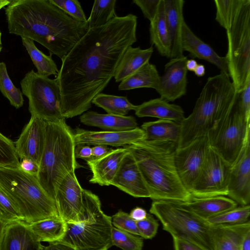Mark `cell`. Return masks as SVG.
I'll return each mask as SVG.
<instances>
[{
  "label": "cell",
  "instance_id": "cell-1",
  "mask_svg": "<svg viewBox=\"0 0 250 250\" xmlns=\"http://www.w3.org/2000/svg\"><path fill=\"white\" fill-rule=\"evenodd\" d=\"M137 17L133 14L90 28L62 59L57 77L62 116L81 115L114 77L124 54L137 41Z\"/></svg>",
  "mask_w": 250,
  "mask_h": 250
},
{
  "label": "cell",
  "instance_id": "cell-2",
  "mask_svg": "<svg viewBox=\"0 0 250 250\" xmlns=\"http://www.w3.org/2000/svg\"><path fill=\"white\" fill-rule=\"evenodd\" d=\"M5 11L10 33L35 41L61 60L89 29L49 0H12Z\"/></svg>",
  "mask_w": 250,
  "mask_h": 250
},
{
  "label": "cell",
  "instance_id": "cell-3",
  "mask_svg": "<svg viewBox=\"0 0 250 250\" xmlns=\"http://www.w3.org/2000/svg\"><path fill=\"white\" fill-rule=\"evenodd\" d=\"M125 147L133 155L153 201L186 202L191 198L177 174L175 143H151L141 140Z\"/></svg>",
  "mask_w": 250,
  "mask_h": 250
},
{
  "label": "cell",
  "instance_id": "cell-4",
  "mask_svg": "<svg viewBox=\"0 0 250 250\" xmlns=\"http://www.w3.org/2000/svg\"><path fill=\"white\" fill-rule=\"evenodd\" d=\"M238 95L229 75L220 72L209 77L192 112L180 123L178 148L213 129L229 112Z\"/></svg>",
  "mask_w": 250,
  "mask_h": 250
},
{
  "label": "cell",
  "instance_id": "cell-5",
  "mask_svg": "<svg viewBox=\"0 0 250 250\" xmlns=\"http://www.w3.org/2000/svg\"><path fill=\"white\" fill-rule=\"evenodd\" d=\"M75 146L73 131L65 119L46 122L45 144L37 177L54 200L56 188L62 180L81 167L75 156Z\"/></svg>",
  "mask_w": 250,
  "mask_h": 250
},
{
  "label": "cell",
  "instance_id": "cell-6",
  "mask_svg": "<svg viewBox=\"0 0 250 250\" xmlns=\"http://www.w3.org/2000/svg\"><path fill=\"white\" fill-rule=\"evenodd\" d=\"M0 187L24 222L59 217L54 199L42 188L37 176L20 167H0Z\"/></svg>",
  "mask_w": 250,
  "mask_h": 250
},
{
  "label": "cell",
  "instance_id": "cell-7",
  "mask_svg": "<svg viewBox=\"0 0 250 250\" xmlns=\"http://www.w3.org/2000/svg\"><path fill=\"white\" fill-rule=\"evenodd\" d=\"M112 217L102 209L98 196L83 189V204L78 221L66 223V231L56 241L74 250H108L112 247Z\"/></svg>",
  "mask_w": 250,
  "mask_h": 250
},
{
  "label": "cell",
  "instance_id": "cell-8",
  "mask_svg": "<svg viewBox=\"0 0 250 250\" xmlns=\"http://www.w3.org/2000/svg\"><path fill=\"white\" fill-rule=\"evenodd\" d=\"M149 212L159 220L163 229L172 237L190 241L206 250H213L211 226L182 202L153 201Z\"/></svg>",
  "mask_w": 250,
  "mask_h": 250
},
{
  "label": "cell",
  "instance_id": "cell-9",
  "mask_svg": "<svg viewBox=\"0 0 250 250\" xmlns=\"http://www.w3.org/2000/svg\"><path fill=\"white\" fill-rule=\"evenodd\" d=\"M226 30L229 75L236 92L239 93L250 82V0Z\"/></svg>",
  "mask_w": 250,
  "mask_h": 250
},
{
  "label": "cell",
  "instance_id": "cell-10",
  "mask_svg": "<svg viewBox=\"0 0 250 250\" xmlns=\"http://www.w3.org/2000/svg\"><path fill=\"white\" fill-rule=\"evenodd\" d=\"M238 97L228 114L208 133L210 146L228 163L232 166L239 156L250 136L248 121Z\"/></svg>",
  "mask_w": 250,
  "mask_h": 250
},
{
  "label": "cell",
  "instance_id": "cell-11",
  "mask_svg": "<svg viewBox=\"0 0 250 250\" xmlns=\"http://www.w3.org/2000/svg\"><path fill=\"white\" fill-rule=\"evenodd\" d=\"M22 93L27 97L31 116L45 122L64 119L61 109V91L57 78L51 79L31 70L21 82Z\"/></svg>",
  "mask_w": 250,
  "mask_h": 250
},
{
  "label": "cell",
  "instance_id": "cell-12",
  "mask_svg": "<svg viewBox=\"0 0 250 250\" xmlns=\"http://www.w3.org/2000/svg\"><path fill=\"white\" fill-rule=\"evenodd\" d=\"M231 166L210 147L200 175L192 188V197L226 196Z\"/></svg>",
  "mask_w": 250,
  "mask_h": 250
},
{
  "label": "cell",
  "instance_id": "cell-13",
  "mask_svg": "<svg viewBox=\"0 0 250 250\" xmlns=\"http://www.w3.org/2000/svg\"><path fill=\"white\" fill-rule=\"evenodd\" d=\"M209 147L208 133L184 147L178 148L175 152L174 163L177 174L190 193L200 175Z\"/></svg>",
  "mask_w": 250,
  "mask_h": 250
},
{
  "label": "cell",
  "instance_id": "cell-14",
  "mask_svg": "<svg viewBox=\"0 0 250 250\" xmlns=\"http://www.w3.org/2000/svg\"><path fill=\"white\" fill-rule=\"evenodd\" d=\"M83 189L75 171L69 173L56 188V205L59 217L65 223L78 221L83 204Z\"/></svg>",
  "mask_w": 250,
  "mask_h": 250
},
{
  "label": "cell",
  "instance_id": "cell-15",
  "mask_svg": "<svg viewBox=\"0 0 250 250\" xmlns=\"http://www.w3.org/2000/svg\"><path fill=\"white\" fill-rule=\"evenodd\" d=\"M228 196L241 206L250 202V136L234 164L231 166Z\"/></svg>",
  "mask_w": 250,
  "mask_h": 250
},
{
  "label": "cell",
  "instance_id": "cell-16",
  "mask_svg": "<svg viewBox=\"0 0 250 250\" xmlns=\"http://www.w3.org/2000/svg\"><path fill=\"white\" fill-rule=\"evenodd\" d=\"M187 57L170 59L165 65L164 73L160 76L158 88L156 90L161 99L173 102L187 92L188 70L186 64Z\"/></svg>",
  "mask_w": 250,
  "mask_h": 250
},
{
  "label": "cell",
  "instance_id": "cell-17",
  "mask_svg": "<svg viewBox=\"0 0 250 250\" xmlns=\"http://www.w3.org/2000/svg\"><path fill=\"white\" fill-rule=\"evenodd\" d=\"M46 122L31 116L15 145L19 158L30 159L39 165L45 140Z\"/></svg>",
  "mask_w": 250,
  "mask_h": 250
},
{
  "label": "cell",
  "instance_id": "cell-18",
  "mask_svg": "<svg viewBox=\"0 0 250 250\" xmlns=\"http://www.w3.org/2000/svg\"><path fill=\"white\" fill-rule=\"evenodd\" d=\"M75 146L104 145L112 146H125L143 140L144 131L138 127L124 131H90L77 128L73 132Z\"/></svg>",
  "mask_w": 250,
  "mask_h": 250
},
{
  "label": "cell",
  "instance_id": "cell-19",
  "mask_svg": "<svg viewBox=\"0 0 250 250\" xmlns=\"http://www.w3.org/2000/svg\"><path fill=\"white\" fill-rule=\"evenodd\" d=\"M111 185L134 197L150 198L137 164L128 150L122 159Z\"/></svg>",
  "mask_w": 250,
  "mask_h": 250
},
{
  "label": "cell",
  "instance_id": "cell-20",
  "mask_svg": "<svg viewBox=\"0 0 250 250\" xmlns=\"http://www.w3.org/2000/svg\"><path fill=\"white\" fill-rule=\"evenodd\" d=\"M181 44L183 51L189 52L193 58L204 60L214 64L220 72L229 76L226 56H219L212 47L193 32L185 21L182 26Z\"/></svg>",
  "mask_w": 250,
  "mask_h": 250
},
{
  "label": "cell",
  "instance_id": "cell-21",
  "mask_svg": "<svg viewBox=\"0 0 250 250\" xmlns=\"http://www.w3.org/2000/svg\"><path fill=\"white\" fill-rule=\"evenodd\" d=\"M0 250H44V247L28 224L18 221L5 226Z\"/></svg>",
  "mask_w": 250,
  "mask_h": 250
},
{
  "label": "cell",
  "instance_id": "cell-22",
  "mask_svg": "<svg viewBox=\"0 0 250 250\" xmlns=\"http://www.w3.org/2000/svg\"><path fill=\"white\" fill-rule=\"evenodd\" d=\"M127 151L125 147L112 149L100 158L86 161L92 173L89 182L101 186L111 185L121 162Z\"/></svg>",
  "mask_w": 250,
  "mask_h": 250
},
{
  "label": "cell",
  "instance_id": "cell-23",
  "mask_svg": "<svg viewBox=\"0 0 250 250\" xmlns=\"http://www.w3.org/2000/svg\"><path fill=\"white\" fill-rule=\"evenodd\" d=\"M183 0H164V10L170 42V59L184 55L181 44L182 26L185 21Z\"/></svg>",
  "mask_w": 250,
  "mask_h": 250
},
{
  "label": "cell",
  "instance_id": "cell-24",
  "mask_svg": "<svg viewBox=\"0 0 250 250\" xmlns=\"http://www.w3.org/2000/svg\"><path fill=\"white\" fill-rule=\"evenodd\" d=\"M182 203L186 208L205 221L237 207V204L235 201L224 196L204 198L191 197L188 201Z\"/></svg>",
  "mask_w": 250,
  "mask_h": 250
},
{
  "label": "cell",
  "instance_id": "cell-25",
  "mask_svg": "<svg viewBox=\"0 0 250 250\" xmlns=\"http://www.w3.org/2000/svg\"><path fill=\"white\" fill-rule=\"evenodd\" d=\"M249 230L250 220L235 225L211 226L213 250H239L243 236Z\"/></svg>",
  "mask_w": 250,
  "mask_h": 250
},
{
  "label": "cell",
  "instance_id": "cell-26",
  "mask_svg": "<svg viewBox=\"0 0 250 250\" xmlns=\"http://www.w3.org/2000/svg\"><path fill=\"white\" fill-rule=\"evenodd\" d=\"M80 119L83 125L113 131H127L137 127L135 118L131 116L104 114L89 111L83 113Z\"/></svg>",
  "mask_w": 250,
  "mask_h": 250
},
{
  "label": "cell",
  "instance_id": "cell-27",
  "mask_svg": "<svg viewBox=\"0 0 250 250\" xmlns=\"http://www.w3.org/2000/svg\"><path fill=\"white\" fill-rule=\"evenodd\" d=\"M135 115L138 117H151L181 123L185 118L183 108L169 104L161 98L151 99L137 105Z\"/></svg>",
  "mask_w": 250,
  "mask_h": 250
},
{
  "label": "cell",
  "instance_id": "cell-28",
  "mask_svg": "<svg viewBox=\"0 0 250 250\" xmlns=\"http://www.w3.org/2000/svg\"><path fill=\"white\" fill-rule=\"evenodd\" d=\"M144 132L142 141L151 143H175L179 144L181 125L172 121L158 120L144 123L141 128Z\"/></svg>",
  "mask_w": 250,
  "mask_h": 250
},
{
  "label": "cell",
  "instance_id": "cell-29",
  "mask_svg": "<svg viewBox=\"0 0 250 250\" xmlns=\"http://www.w3.org/2000/svg\"><path fill=\"white\" fill-rule=\"evenodd\" d=\"M153 52L152 46L145 49L128 47L116 68L114 76L116 82H122L149 62Z\"/></svg>",
  "mask_w": 250,
  "mask_h": 250
},
{
  "label": "cell",
  "instance_id": "cell-30",
  "mask_svg": "<svg viewBox=\"0 0 250 250\" xmlns=\"http://www.w3.org/2000/svg\"><path fill=\"white\" fill-rule=\"evenodd\" d=\"M150 42L162 56L170 57V42L166 23L164 0H161L159 10L150 21Z\"/></svg>",
  "mask_w": 250,
  "mask_h": 250
},
{
  "label": "cell",
  "instance_id": "cell-31",
  "mask_svg": "<svg viewBox=\"0 0 250 250\" xmlns=\"http://www.w3.org/2000/svg\"><path fill=\"white\" fill-rule=\"evenodd\" d=\"M160 76L156 66L148 62L120 82L119 90L138 88H151L156 90L159 86Z\"/></svg>",
  "mask_w": 250,
  "mask_h": 250
},
{
  "label": "cell",
  "instance_id": "cell-32",
  "mask_svg": "<svg viewBox=\"0 0 250 250\" xmlns=\"http://www.w3.org/2000/svg\"><path fill=\"white\" fill-rule=\"evenodd\" d=\"M28 227L39 241L49 243L62 239L66 231V223L60 217L28 224Z\"/></svg>",
  "mask_w": 250,
  "mask_h": 250
},
{
  "label": "cell",
  "instance_id": "cell-33",
  "mask_svg": "<svg viewBox=\"0 0 250 250\" xmlns=\"http://www.w3.org/2000/svg\"><path fill=\"white\" fill-rule=\"evenodd\" d=\"M23 45L27 51L33 64L37 69V73L48 77L54 75L57 77L59 70L52 58V55L47 56L36 46L34 41L25 37H21Z\"/></svg>",
  "mask_w": 250,
  "mask_h": 250
},
{
  "label": "cell",
  "instance_id": "cell-34",
  "mask_svg": "<svg viewBox=\"0 0 250 250\" xmlns=\"http://www.w3.org/2000/svg\"><path fill=\"white\" fill-rule=\"evenodd\" d=\"M92 104L104 109L107 114L125 116L137 105L131 104L126 97L100 93L92 100Z\"/></svg>",
  "mask_w": 250,
  "mask_h": 250
},
{
  "label": "cell",
  "instance_id": "cell-35",
  "mask_svg": "<svg viewBox=\"0 0 250 250\" xmlns=\"http://www.w3.org/2000/svg\"><path fill=\"white\" fill-rule=\"evenodd\" d=\"M116 0H95L87 19L89 28L104 25L116 18Z\"/></svg>",
  "mask_w": 250,
  "mask_h": 250
},
{
  "label": "cell",
  "instance_id": "cell-36",
  "mask_svg": "<svg viewBox=\"0 0 250 250\" xmlns=\"http://www.w3.org/2000/svg\"><path fill=\"white\" fill-rule=\"evenodd\" d=\"M248 0H215V21L227 30Z\"/></svg>",
  "mask_w": 250,
  "mask_h": 250
},
{
  "label": "cell",
  "instance_id": "cell-37",
  "mask_svg": "<svg viewBox=\"0 0 250 250\" xmlns=\"http://www.w3.org/2000/svg\"><path fill=\"white\" fill-rule=\"evenodd\" d=\"M250 215V205L241 206L224 211L206 221L210 226L239 224L248 221Z\"/></svg>",
  "mask_w": 250,
  "mask_h": 250
},
{
  "label": "cell",
  "instance_id": "cell-38",
  "mask_svg": "<svg viewBox=\"0 0 250 250\" xmlns=\"http://www.w3.org/2000/svg\"><path fill=\"white\" fill-rule=\"evenodd\" d=\"M0 91L9 100L10 104L16 108L23 105L22 93L14 85L8 74L6 64L3 62H0Z\"/></svg>",
  "mask_w": 250,
  "mask_h": 250
},
{
  "label": "cell",
  "instance_id": "cell-39",
  "mask_svg": "<svg viewBox=\"0 0 250 250\" xmlns=\"http://www.w3.org/2000/svg\"><path fill=\"white\" fill-rule=\"evenodd\" d=\"M112 246L122 250H143V238L140 236L121 230L112 227L111 230Z\"/></svg>",
  "mask_w": 250,
  "mask_h": 250
},
{
  "label": "cell",
  "instance_id": "cell-40",
  "mask_svg": "<svg viewBox=\"0 0 250 250\" xmlns=\"http://www.w3.org/2000/svg\"><path fill=\"white\" fill-rule=\"evenodd\" d=\"M15 144L0 133V167H20Z\"/></svg>",
  "mask_w": 250,
  "mask_h": 250
},
{
  "label": "cell",
  "instance_id": "cell-41",
  "mask_svg": "<svg viewBox=\"0 0 250 250\" xmlns=\"http://www.w3.org/2000/svg\"><path fill=\"white\" fill-rule=\"evenodd\" d=\"M0 221L5 225L18 221H23L20 214L0 187Z\"/></svg>",
  "mask_w": 250,
  "mask_h": 250
},
{
  "label": "cell",
  "instance_id": "cell-42",
  "mask_svg": "<svg viewBox=\"0 0 250 250\" xmlns=\"http://www.w3.org/2000/svg\"><path fill=\"white\" fill-rule=\"evenodd\" d=\"M74 20L82 22H87V19L78 0H49Z\"/></svg>",
  "mask_w": 250,
  "mask_h": 250
},
{
  "label": "cell",
  "instance_id": "cell-43",
  "mask_svg": "<svg viewBox=\"0 0 250 250\" xmlns=\"http://www.w3.org/2000/svg\"><path fill=\"white\" fill-rule=\"evenodd\" d=\"M111 217L112 224L114 227L121 230L139 236L137 222L131 218L129 214L120 210Z\"/></svg>",
  "mask_w": 250,
  "mask_h": 250
},
{
  "label": "cell",
  "instance_id": "cell-44",
  "mask_svg": "<svg viewBox=\"0 0 250 250\" xmlns=\"http://www.w3.org/2000/svg\"><path fill=\"white\" fill-rule=\"evenodd\" d=\"M139 236L143 239H151L156 234L159 224L153 215L147 214L144 220L137 222Z\"/></svg>",
  "mask_w": 250,
  "mask_h": 250
},
{
  "label": "cell",
  "instance_id": "cell-45",
  "mask_svg": "<svg viewBox=\"0 0 250 250\" xmlns=\"http://www.w3.org/2000/svg\"><path fill=\"white\" fill-rule=\"evenodd\" d=\"M161 0H133L141 10L144 16L151 21L158 12Z\"/></svg>",
  "mask_w": 250,
  "mask_h": 250
},
{
  "label": "cell",
  "instance_id": "cell-46",
  "mask_svg": "<svg viewBox=\"0 0 250 250\" xmlns=\"http://www.w3.org/2000/svg\"><path fill=\"white\" fill-rule=\"evenodd\" d=\"M239 101L248 121H250V82L239 93Z\"/></svg>",
  "mask_w": 250,
  "mask_h": 250
},
{
  "label": "cell",
  "instance_id": "cell-47",
  "mask_svg": "<svg viewBox=\"0 0 250 250\" xmlns=\"http://www.w3.org/2000/svg\"><path fill=\"white\" fill-rule=\"evenodd\" d=\"M174 250H206L190 241L173 237Z\"/></svg>",
  "mask_w": 250,
  "mask_h": 250
},
{
  "label": "cell",
  "instance_id": "cell-48",
  "mask_svg": "<svg viewBox=\"0 0 250 250\" xmlns=\"http://www.w3.org/2000/svg\"><path fill=\"white\" fill-rule=\"evenodd\" d=\"M75 156L76 158L85 160L86 161L92 157V147L88 145L83 144L75 146Z\"/></svg>",
  "mask_w": 250,
  "mask_h": 250
},
{
  "label": "cell",
  "instance_id": "cell-49",
  "mask_svg": "<svg viewBox=\"0 0 250 250\" xmlns=\"http://www.w3.org/2000/svg\"><path fill=\"white\" fill-rule=\"evenodd\" d=\"M20 167L25 172L37 176L39 171V166L30 159H22Z\"/></svg>",
  "mask_w": 250,
  "mask_h": 250
},
{
  "label": "cell",
  "instance_id": "cell-50",
  "mask_svg": "<svg viewBox=\"0 0 250 250\" xmlns=\"http://www.w3.org/2000/svg\"><path fill=\"white\" fill-rule=\"evenodd\" d=\"M112 149V148L108 147L106 146L95 145L92 147V157L91 159H97L100 158Z\"/></svg>",
  "mask_w": 250,
  "mask_h": 250
},
{
  "label": "cell",
  "instance_id": "cell-51",
  "mask_svg": "<svg viewBox=\"0 0 250 250\" xmlns=\"http://www.w3.org/2000/svg\"><path fill=\"white\" fill-rule=\"evenodd\" d=\"M147 213L146 210L141 207H136L130 212L129 215L136 222L140 221L145 219Z\"/></svg>",
  "mask_w": 250,
  "mask_h": 250
},
{
  "label": "cell",
  "instance_id": "cell-52",
  "mask_svg": "<svg viewBox=\"0 0 250 250\" xmlns=\"http://www.w3.org/2000/svg\"><path fill=\"white\" fill-rule=\"evenodd\" d=\"M239 250H250V230L243 236L240 243Z\"/></svg>",
  "mask_w": 250,
  "mask_h": 250
},
{
  "label": "cell",
  "instance_id": "cell-53",
  "mask_svg": "<svg viewBox=\"0 0 250 250\" xmlns=\"http://www.w3.org/2000/svg\"><path fill=\"white\" fill-rule=\"evenodd\" d=\"M44 250H74L71 248L57 242L50 243L47 247H44Z\"/></svg>",
  "mask_w": 250,
  "mask_h": 250
},
{
  "label": "cell",
  "instance_id": "cell-54",
  "mask_svg": "<svg viewBox=\"0 0 250 250\" xmlns=\"http://www.w3.org/2000/svg\"><path fill=\"white\" fill-rule=\"evenodd\" d=\"M198 64L197 61L194 59H188L186 66L188 71H194Z\"/></svg>",
  "mask_w": 250,
  "mask_h": 250
},
{
  "label": "cell",
  "instance_id": "cell-55",
  "mask_svg": "<svg viewBox=\"0 0 250 250\" xmlns=\"http://www.w3.org/2000/svg\"><path fill=\"white\" fill-rule=\"evenodd\" d=\"M206 69L203 64H198L193 71L197 77H202L205 74Z\"/></svg>",
  "mask_w": 250,
  "mask_h": 250
},
{
  "label": "cell",
  "instance_id": "cell-56",
  "mask_svg": "<svg viewBox=\"0 0 250 250\" xmlns=\"http://www.w3.org/2000/svg\"><path fill=\"white\" fill-rule=\"evenodd\" d=\"M6 225H5L4 223L0 221V249L2 242L4 230Z\"/></svg>",
  "mask_w": 250,
  "mask_h": 250
},
{
  "label": "cell",
  "instance_id": "cell-57",
  "mask_svg": "<svg viewBox=\"0 0 250 250\" xmlns=\"http://www.w3.org/2000/svg\"><path fill=\"white\" fill-rule=\"evenodd\" d=\"M11 2L9 0H0V10L5 6H7Z\"/></svg>",
  "mask_w": 250,
  "mask_h": 250
},
{
  "label": "cell",
  "instance_id": "cell-58",
  "mask_svg": "<svg viewBox=\"0 0 250 250\" xmlns=\"http://www.w3.org/2000/svg\"><path fill=\"white\" fill-rule=\"evenodd\" d=\"M2 48V42H1V33L0 30V52Z\"/></svg>",
  "mask_w": 250,
  "mask_h": 250
}]
</instances>
